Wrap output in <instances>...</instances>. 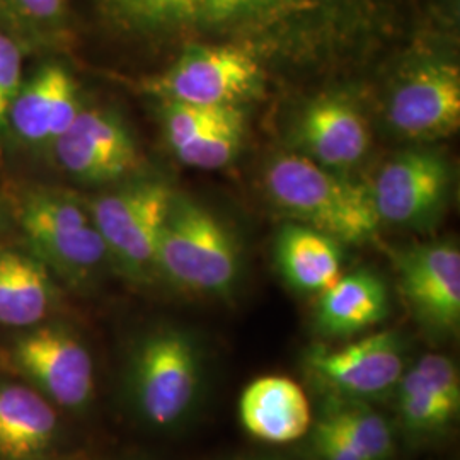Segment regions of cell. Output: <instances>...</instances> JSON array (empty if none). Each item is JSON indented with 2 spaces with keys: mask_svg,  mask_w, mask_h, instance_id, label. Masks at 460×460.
<instances>
[{
  "mask_svg": "<svg viewBox=\"0 0 460 460\" xmlns=\"http://www.w3.org/2000/svg\"><path fill=\"white\" fill-rule=\"evenodd\" d=\"M266 182L279 205L332 239L362 243L380 224L372 191L305 157H279L270 165Z\"/></svg>",
  "mask_w": 460,
  "mask_h": 460,
  "instance_id": "cell-1",
  "label": "cell"
},
{
  "mask_svg": "<svg viewBox=\"0 0 460 460\" xmlns=\"http://www.w3.org/2000/svg\"><path fill=\"white\" fill-rule=\"evenodd\" d=\"M155 264L190 290L226 294L239 273V252L229 230L214 215L174 198L159 237Z\"/></svg>",
  "mask_w": 460,
  "mask_h": 460,
  "instance_id": "cell-2",
  "label": "cell"
},
{
  "mask_svg": "<svg viewBox=\"0 0 460 460\" xmlns=\"http://www.w3.org/2000/svg\"><path fill=\"white\" fill-rule=\"evenodd\" d=\"M17 210L34 251L66 271L84 273L108 252L91 214L64 193L34 190L21 199Z\"/></svg>",
  "mask_w": 460,
  "mask_h": 460,
  "instance_id": "cell-3",
  "label": "cell"
},
{
  "mask_svg": "<svg viewBox=\"0 0 460 460\" xmlns=\"http://www.w3.org/2000/svg\"><path fill=\"white\" fill-rule=\"evenodd\" d=\"M172 199L164 182H137L98 198L89 214L108 251L133 271H142L155 264Z\"/></svg>",
  "mask_w": 460,
  "mask_h": 460,
  "instance_id": "cell-4",
  "label": "cell"
},
{
  "mask_svg": "<svg viewBox=\"0 0 460 460\" xmlns=\"http://www.w3.org/2000/svg\"><path fill=\"white\" fill-rule=\"evenodd\" d=\"M201 362L195 345L180 332H161L140 348L135 389L140 410L155 427L180 421L197 399Z\"/></svg>",
  "mask_w": 460,
  "mask_h": 460,
  "instance_id": "cell-5",
  "label": "cell"
},
{
  "mask_svg": "<svg viewBox=\"0 0 460 460\" xmlns=\"http://www.w3.org/2000/svg\"><path fill=\"white\" fill-rule=\"evenodd\" d=\"M258 62L235 47L190 49L164 75L148 84V91L165 101L205 106H234L260 84Z\"/></svg>",
  "mask_w": 460,
  "mask_h": 460,
  "instance_id": "cell-6",
  "label": "cell"
},
{
  "mask_svg": "<svg viewBox=\"0 0 460 460\" xmlns=\"http://www.w3.org/2000/svg\"><path fill=\"white\" fill-rule=\"evenodd\" d=\"M307 368L315 380L346 397H374L399 384L404 353L399 336L380 331L336 349H314Z\"/></svg>",
  "mask_w": 460,
  "mask_h": 460,
  "instance_id": "cell-7",
  "label": "cell"
},
{
  "mask_svg": "<svg viewBox=\"0 0 460 460\" xmlns=\"http://www.w3.org/2000/svg\"><path fill=\"white\" fill-rule=\"evenodd\" d=\"M51 146L58 164L83 181H116L140 165L127 127L101 110H81L70 128Z\"/></svg>",
  "mask_w": 460,
  "mask_h": 460,
  "instance_id": "cell-8",
  "label": "cell"
},
{
  "mask_svg": "<svg viewBox=\"0 0 460 460\" xmlns=\"http://www.w3.org/2000/svg\"><path fill=\"white\" fill-rule=\"evenodd\" d=\"M402 292L416 315L437 332L460 324V252L454 244L412 247L397 261Z\"/></svg>",
  "mask_w": 460,
  "mask_h": 460,
  "instance_id": "cell-9",
  "label": "cell"
},
{
  "mask_svg": "<svg viewBox=\"0 0 460 460\" xmlns=\"http://www.w3.org/2000/svg\"><path fill=\"white\" fill-rule=\"evenodd\" d=\"M389 119L395 130L411 138H438L460 125V72L450 64L416 68L397 87Z\"/></svg>",
  "mask_w": 460,
  "mask_h": 460,
  "instance_id": "cell-10",
  "label": "cell"
},
{
  "mask_svg": "<svg viewBox=\"0 0 460 460\" xmlns=\"http://www.w3.org/2000/svg\"><path fill=\"white\" fill-rule=\"evenodd\" d=\"M16 358L26 374L66 408L84 406L94 389V367L83 343L66 331L43 328L17 343Z\"/></svg>",
  "mask_w": 460,
  "mask_h": 460,
  "instance_id": "cell-11",
  "label": "cell"
},
{
  "mask_svg": "<svg viewBox=\"0 0 460 460\" xmlns=\"http://www.w3.org/2000/svg\"><path fill=\"white\" fill-rule=\"evenodd\" d=\"M448 167L431 152H406L385 165L372 191L380 220L411 224L431 214L444 198Z\"/></svg>",
  "mask_w": 460,
  "mask_h": 460,
  "instance_id": "cell-12",
  "label": "cell"
},
{
  "mask_svg": "<svg viewBox=\"0 0 460 460\" xmlns=\"http://www.w3.org/2000/svg\"><path fill=\"white\" fill-rule=\"evenodd\" d=\"M81 110L74 77L66 66L49 64L21 85L9 113V130L31 146L53 144Z\"/></svg>",
  "mask_w": 460,
  "mask_h": 460,
  "instance_id": "cell-13",
  "label": "cell"
},
{
  "mask_svg": "<svg viewBox=\"0 0 460 460\" xmlns=\"http://www.w3.org/2000/svg\"><path fill=\"white\" fill-rule=\"evenodd\" d=\"M239 418L254 438L268 444H290L309 431L313 411L309 397L296 380L264 376L243 391Z\"/></svg>",
  "mask_w": 460,
  "mask_h": 460,
  "instance_id": "cell-14",
  "label": "cell"
},
{
  "mask_svg": "<svg viewBox=\"0 0 460 460\" xmlns=\"http://www.w3.org/2000/svg\"><path fill=\"white\" fill-rule=\"evenodd\" d=\"M389 311V296L382 279L357 271L321 294L317 326L329 336H351L378 324Z\"/></svg>",
  "mask_w": 460,
  "mask_h": 460,
  "instance_id": "cell-15",
  "label": "cell"
},
{
  "mask_svg": "<svg viewBox=\"0 0 460 460\" xmlns=\"http://www.w3.org/2000/svg\"><path fill=\"white\" fill-rule=\"evenodd\" d=\"M277 264L296 290L323 294L341 277V251L319 230L288 226L277 241Z\"/></svg>",
  "mask_w": 460,
  "mask_h": 460,
  "instance_id": "cell-16",
  "label": "cell"
},
{
  "mask_svg": "<svg viewBox=\"0 0 460 460\" xmlns=\"http://www.w3.org/2000/svg\"><path fill=\"white\" fill-rule=\"evenodd\" d=\"M302 138L315 159L326 165H349L362 159L368 132L355 108L338 99L313 104L302 121Z\"/></svg>",
  "mask_w": 460,
  "mask_h": 460,
  "instance_id": "cell-17",
  "label": "cell"
},
{
  "mask_svg": "<svg viewBox=\"0 0 460 460\" xmlns=\"http://www.w3.org/2000/svg\"><path fill=\"white\" fill-rule=\"evenodd\" d=\"M57 414L43 395L24 385L0 387V456L28 460L49 447Z\"/></svg>",
  "mask_w": 460,
  "mask_h": 460,
  "instance_id": "cell-18",
  "label": "cell"
},
{
  "mask_svg": "<svg viewBox=\"0 0 460 460\" xmlns=\"http://www.w3.org/2000/svg\"><path fill=\"white\" fill-rule=\"evenodd\" d=\"M51 283L43 263L17 251L0 252V324L24 328L47 317Z\"/></svg>",
  "mask_w": 460,
  "mask_h": 460,
  "instance_id": "cell-19",
  "label": "cell"
},
{
  "mask_svg": "<svg viewBox=\"0 0 460 460\" xmlns=\"http://www.w3.org/2000/svg\"><path fill=\"white\" fill-rule=\"evenodd\" d=\"M66 0H0V30L22 47L55 41L66 22Z\"/></svg>",
  "mask_w": 460,
  "mask_h": 460,
  "instance_id": "cell-20",
  "label": "cell"
},
{
  "mask_svg": "<svg viewBox=\"0 0 460 460\" xmlns=\"http://www.w3.org/2000/svg\"><path fill=\"white\" fill-rule=\"evenodd\" d=\"M355 445L367 460H385L393 454L394 437L387 420L358 402H334L323 418Z\"/></svg>",
  "mask_w": 460,
  "mask_h": 460,
  "instance_id": "cell-21",
  "label": "cell"
},
{
  "mask_svg": "<svg viewBox=\"0 0 460 460\" xmlns=\"http://www.w3.org/2000/svg\"><path fill=\"white\" fill-rule=\"evenodd\" d=\"M244 132L243 113L227 106L222 115L176 150L184 164L199 169H218L229 164L241 147Z\"/></svg>",
  "mask_w": 460,
  "mask_h": 460,
  "instance_id": "cell-22",
  "label": "cell"
},
{
  "mask_svg": "<svg viewBox=\"0 0 460 460\" xmlns=\"http://www.w3.org/2000/svg\"><path fill=\"white\" fill-rule=\"evenodd\" d=\"M399 382V410L411 431H437L456 420L460 406L433 389L414 368Z\"/></svg>",
  "mask_w": 460,
  "mask_h": 460,
  "instance_id": "cell-23",
  "label": "cell"
},
{
  "mask_svg": "<svg viewBox=\"0 0 460 460\" xmlns=\"http://www.w3.org/2000/svg\"><path fill=\"white\" fill-rule=\"evenodd\" d=\"M165 130L174 150L188 144L197 133L215 121L227 106H205L193 102L165 101Z\"/></svg>",
  "mask_w": 460,
  "mask_h": 460,
  "instance_id": "cell-24",
  "label": "cell"
},
{
  "mask_svg": "<svg viewBox=\"0 0 460 460\" xmlns=\"http://www.w3.org/2000/svg\"><path fill=\"white\" fill-rule=\"evenodd\" d=\"M22 49L13 34L0 30V142L9 130V113L24 83Z\"/></svg>",
  "mask_w": 460,
  "mask_h": 460,
  "instance_id": "cell-25",
  "label": "cell"
},
{
  "mask_svg": "<svg viewBox=\"0 0 460 460\" xmlns=\"http://www.w3.org/2000/svg\"><path fill=\"white\" fill-rule=\"evenodd\" d=\"M125 16L146 24L188 17L193 0H111Z\"/></svg>",
  "mask_w": 460,
  "mask_h": 460,
  "instance_id": "cell-26",
  "label": "cell"
},
{
  "mask_svg": "<svg viewBox=\"0 0 460 460\" xmlns=\"http://www.w3.org/2000/svg\"><path fill=\"white\" fill-rule=\"evenodd\" d=\"M428 384L460 406V377L457 365L444 355H425L412 367Z\"/></svg>",
  "mask_w": 460,
  "mask_h": 460,
  "instance_id": "cell-27",
  "label": "cell"
},
{
  "mask_svg": "<svg viewBox=\"0 0 460 460\" xmlns=\"http://www.w3.org/2000/svg\"><path fill=\"white\" fill-rule=\"evenodd\" d=\"M313 442L315 452L323 460H367L355 445L348 442L324 420H321L314 429Z\"/></svg>",
  "mask_w": 460,
  "mask_h": 460,
  "instance_id": "cell-28",
  "label": "cell"
},
{
  "mask_svg": "<svg viewBox=\"0 0 460 460\" xmlns=\"http://www.w3.org/2000/svg\"><path fill=\"white\" fill-rule=\"evenodd\" d=\"M268 0H193L188 17L197 16L224 17L235 14L251 5H258Z\"/></svg>",
  "mask_w": 460,
  "mask_h": 460,
  "instance_id": "cell-29",
  "label": "cell"
}]
</instances>
